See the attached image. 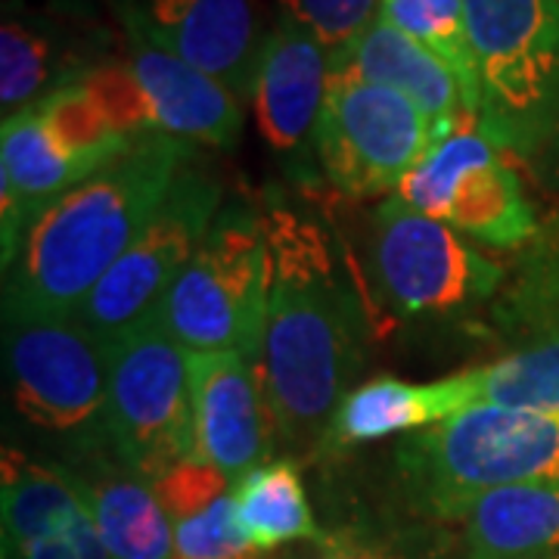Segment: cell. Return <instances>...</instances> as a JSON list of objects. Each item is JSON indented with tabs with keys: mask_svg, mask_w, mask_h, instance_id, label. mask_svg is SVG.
Wrapping results in <instances>:
<instances>
[{
	"mask_svg": "<svg viewBox=\"0 0 559 559\" xmlns=\"http://www.w3.org/2000/svg\"><path fill=\"white\" fill-rule=\"evenodd\" d=\"M128 35V66L153 109L156 128L168 138L234 150L242 134V100L221 81L183 62L146 38L134 25Z\"/></svg>",
	"mask_w": 559,
	"mask_h": 559,
	"instance_id": "15",
	"label": "cell"
},
{
	"mask_svg": "<svg viewBox=\"0 0 559 559\" xmlns=\"http://www.w3.org/2000/svg\"><path fill=\"white\" fill-rule=\"evenodd\" d=\"M280 10L283 20L314 35L333 60L377 22L380 0H280Z\"/></svg>",
	"mask_w": 559,
	"mask_h": 559,
	"instance_id": "27",
	"label": "cell"
},
{
	"mask_svg": "<svg viewBox=\"0 0 559 559\" xmlns=\"http://www.w3.org/2000/svg\"><path fill=\"white\" fill-rule=\"evenodd\" d=\"M3 364L13 414L60 448V466L116 454L103 345L79 320L3 323Z\"/></svg>",
	"mask_w": 559,
	"mask_h": 559,
	"instance_id": "5",
	"label": "cell"
},
{
	"mask_svg": "<svg viewBox=\"0 0 559 559\" xmlns=\"http://www.w3.org/2000/svg\"><path fill=\"white\" fill-rule=\"evenodd\" d=\"M491 330L500 355L559 345V218L540 227L503 277L491 301Z\"/></svg>",
	"mask_w": 559,
	"mask_h": 559,
	"instance_id": "22",
	"label": "cell"
},
{
	"mask_svg": "<svg viewBox=\"0 0 559 559\" xmlns=\"http://www.w3.org/2000/svg\"><path fill=\"white\" fill-rule=\"evenodd\" d=\"M193 153L187 140L143 134L44 209L3 271V323L79 318L87 296L159 212Z\"/></svg>",
	"mask_w": 559,
	"mask_h": 559,
	"instance_id": "2",
	"label": "cell"
},
{
	"mask_svg": "<svg viewBox=\"0 0 559 559\" xmlns=\"http://www.w3.org/2000/svg\"><path fill=\"white\" fill-rule=\"evenodd\" d=\"M38 112L47 131L60 140L62 150H69L75 159L94 165L103 171L109 162H116L138 138H124L112 121L106 119L91 91L79 79L62 81L50 94H44Z\"/></svg>",
	"mask_w": 559,
	"mask_h": 559,
	"instance_id": "25",
	"label": "cell"
},
{
	"mask_svg": "<svg viewBox=\"0 0 559 559\" xmlns=\"http://www.w3.org/2000/svg\"><path fill=\"white\" fill-rule=\"evenodd\" d=\"M190 382L197 460L218 466L230 481H240L274 451V423L259 367L237 352H193Z\"/></svg>",
	"mask_w": 559,
	"mask_h": 559,
	"instance_id": "14",
	"label": "cell"
},
{
	"mask_svg": "<svg viewBox=\"0 0 559 559\" xmlns=\"http://www.w3.org/2000/svg\"><path fill=\"white\" fill-rule=\"evenodd\" d=\"M259 554L242 535L234 491L197 516L175 522V559H246Z\"/></svg>",
	"mask_w": 559,
	"mask_h": 559,
	"instance_id": "28",
	"label": "cell"
},
{
	"mask_svg": "<svg viewBox=\"0 0 559 559\" xmlns=\"http://www.w3.org/2000/svg\"><path fill=\"white\" fill-rule=\"evenodd\" d=\"M234 503L242 535L259 554H274L296 540H320L301 466L296 457L271 460L234 481Z\"/></svg>",
	"mask_w": 559,
	"mask_h": 559,
	"instance_id": "23",
	"label": "cell"
},
{
	"mask_svg": "<svg viewBox=\"0 0 559 559\" xmlns=\"http://www.w3.org/2000/svg\"><path fill=\"white\" fill-rule=\"evenodd\" d=\"M283 559H404L392 550H382L373 544H364L355 538H336V535H323L320 540H305L296 547L289 557Z\"/></svg>",
	"mask_w": 559,
	"mask_h": 559,
	"instance_id": "31",
	"label": "cell"
},
{
	"mask_svg": "<svg viewBox=\"0 0 559 559\" xmlns=\"http://www.w3.org/2000/svg\"><path fill=\"white\" fill-rule=\"evenodd\" d=\"M457 414V395L451 377L439 382H404L399 377H373L355 385L340 401L330 419L320 454L348 451L355 444L411 436L419 429L439 426Z\"/></svg>",
	"mask_w": 559,
	"mask_h": 559,
	"instance_id": "21",
	"label": "cell"
},
{
	"mask_svg": "<svg viewBox=\"0 0 559 559\" xmlns=\"http://www.w3.org/2000/svg\"><path fill=\"white\" fill-rule=\"evenodd\" d=\"M411 507L454 522L481 495L510 485H559V411L481 404L395 444Z\"/></svg>",
	"mask_w": 559,
	"mask_h": 559,
	"instance_id": "3",
	"label": "cell"
},
{
	"mask_svg": "<svg viewBox=\"0 0 559 559\" xmlns=\"http://www.w3.org/2000/svg\"><path fill=\"white\" fill-rule=\"evenodd\" d=\"M451 138L404 94L330 69L326 97L314 131L320 171L355 200L399 193L419 162Z\"/></svg>",
	"mask_w": 559,
	"mask_h": 559,
	"instance_id": "9",
	"label": "cell"
},
{
	"mask_svg": "<svg viewBox=\"0 0 559 559\" xmlns=\"http://www.w3.org/2000/svg\"><path fill=\"white\" fill-rule=\"evenodd\" d=\"M535 559H559V550H554V554H544V557H535Z\"/></svg>",
	"mask_w": 559,
	"mask_h": 559,
	"instance_id": "33",
	"label": "cell"
},
{
	"mask_svg": "<svg viewBox=\"0 0 559 559\" xmlns=\"http://www.w3.org/2000/svg\"><path fill=\"white\" fill-rule=\"evenodd\" d=\"M171 336L193 352H237L259 367L267 311V246L261 215L221 212L200 252L162 299Z\"/></svg>",
	"mask_w": 559,
	"mask_h": 559,
	"instance_id": "8",
	"label": "cell"
},
{
	"mask_svg": "<svg viewBox=\"0 0 559 559\" xmlns=\"http://www.w3.org/2000/svg\"><path fill=\"white\" fill-rule=\"evenodd\" d=\"M153 491H156L162 510L168 513V520L175 525L187 516L202 513L215 500L227 498L234 491V481L227 479L218 466L190 457L180 460L178 466H171L165 476L153 481Z\"/></svg>",
	"mask_w": 559,
	"mask_h": 559,
	"instance_id": "30",
	"label": "cell"
},
{
	"mask_svg": "<svg viewBox=\"0 0 559 559\" xmlns=\"http://www.w3.org/2000/svg\"><path fill=\"white\" fill-rule=\"evenodd\" d=\"M261 227L267 246L261 389L274 439L293 454H311L367 360L373 301L323 224L271 209Z\"/></svg>",
	"mask_w": 559,
	"mask_h": 559,
	"instance_id": "1",
	"label": "cell"
},
{
	"mask_svg": "<svg viewBox=\"0 0 559 559\" xmlns=\"http://www.w3.org/2000/svg\"><path fill=\"white\" fill-rule=\"evenodd\" d=\"M79 81L124 138H143L159 131L131 66H97L79 75Z\"/></svg>",
	"mask_w": 559,
	"mask_h": 559,
	"instance_id": "29",
	"label": "cell"
},
{
	"mask_svg": "<svg viewBox=\"0 0 559 559\" xmlns=\"http://www.w3.org/2000/svg\"><path fill=\"white\" fill-rule=\"evenodd\" d=\"M367 289L399 318H457L495 301L503 267L485 259L454 227L417 212L399 193L370 218Z\"/></svg>",
	"mask_w": 559,
	"mask_h": 559,
	"instance_id": "7",
	"label": "cell"
},
{
	"mask_svg": "<svg viewBox=\"0 0 559 559\" xmlns=\"http://www.w3.org/2000/svg\"><path fill=\"white\" fill-rule=\"evenodd\" d=\"M97 175L47 131L38 106L3 116L0 128V246L3 271L20 255L28 227L44 209Z\"/></svg>",
	"mask_w": 559,
	"mask_h": 559,
	"instance_id": "16",
	"label": "cell"
},
{
	"mask_svg": "<svg viewBox=\"0 0 559 559\" xmlns=\"http://www.w3.org/2000/svg\"><path fill=\"white\" fill-rule=\"evenodd\" d=\"M479 75L476 124L535 162L559 131V0H463Z\"/></svg>",
	"mask_w": 559,
	"mask_h": 559,
	"instance_id": "4",
	"label": "cell"
},
{
	"mask_svg": "<svg viewBox=\"0 0 559 559\" xmlns=\"http://www.w3.org/2000/svg\"><path fill=\"white\" fill-rule=\"evenodd\" d=\"M218 209L221 180L193 153L183 162L159 212L87 296L75 320L97 340H106L159 308L171 283L212 234Z\"/></svg>",
	"mask_w": 559,
	"mask_h": 559,
	"instance_id": "11",
	"label": "cell"
},
{
	"mask_svg": "<svg viewBox=\"0 0 559 559\" xmlns=\"http://www.w3.org/2000/svg\"><path fill=\"white\" fill-rule=\"evenodd\" d=\"M119 13L124 25L221 81L240 100L252 97L267 40L255 0H121Z\"/></svg>",
	"mask_w": 559,
	"mask_h": 559,
	"instance_id": "12",
	"label": "cell"
},
{
	"mask_svg": "<svg viewBox=\"0 0 559 559\" xmlns=\"http://www.w3.org/2000/svg\"><path fill=\"white\" fill-rule=\"evenodd\" d=\"M3 559H112L79 485L57 463L3 448Z\"/></svg>",
	"mask_w": 559,
	"mask_h": 559,
	"instance_id": "13",
	"label": "cell"
},
{
	"mask_svg": "<svg viewBox=\"0 0 559 559\" xmlns=\"http://www.w3.org/2000/svg\"><path fill=\"white\" fill-rule=\"evenodd\" d=\"M246 559H271V554H252V557H246Z\"/></svg>",
	"mask_w": 559,
	"mask_h": 559,
	"instance_id": "34",
	"label": "cell"
},
{
	"mask_svg": "<svg viewBox=\"0 0 559 559\" xmlns=\"http://www.w3.org/2000/svg\"><path fill=\"white\" fill-rule=\"evenodd\" d=\"M330 81V53L314 35L283 20L267 32L255 75V121L277 156H299L314 143L320 109Z\"/></svg>",
	"mask_w": 559,
	"mask_h": 559,
	"instance_id": "17",
	"label": "cell"
},
{
	"mask_svg": "<svg viewBox=\"0 0 559 559\" xmlns=\"http://www.w3.org/2000/svg\"><path fill=\"white\" fill-rule=\"evenodd\" d=\"M62 469L79 485L112 559H175V525L153 485L131 473L116 454Z\"/></svg>",
	"mask_w": 559,
	"mask_h": 559,
	"instance_id": "18",
	"label": "cell"
},
{
	"mask_svg": "<svg viewBox=\"0 0 559 559\" xmlns=\"http://www.w3.org/2000/svg\"><path fill=\"white\" fill-rule=\"evenodd\" d=\"M535 162H538L540 171H544V180H550L554 190L559 193V131L557 138L547 143V150H544ZM535 162H532V165H535Z\"/></svg>",
	"mask_w": 559,
	"mask_h": 559,
	"instance_id": "32",
	"label": "cell"
},
{
	"mask_svg": "<svg viewBox=\"0 0 559 559\" xmlns=\"http://www.w3.org/2000/svg\"><path fill=\"white\" fill-rule=\"evenodd\" d=\"M380 16L407 38L436 53L460 81L463 106L476 119L479 112V75L466 35L463 0H380Z\"/></svg>",
	"mask_w": 559,
	"mask_h": 559,
	"instance_id": "24",
	"label": "cell"
},
{
	"mask_svg": "<svg viewBox=\"0 0 559 559\" xmlns=\"http://www.w3.org/2000/svg\"><path fill=\"white\" fill-rule=\"evenodd\" d=\"M476 121L457 128L401 180L399 197L429 218L491 249H525L538 215L520 175Z\"/></svg>",
	"mask_w": 559,
	"mask_h": 559,
	"instance_id": "10",
	"label": "cell"
},
{
	"mask_svg": "<svg viewBox=\"0 0 559 559\" xmlns=\"http://www.w3.org/2000/svg\"><path fill=\"white\" fill-rule=\"evenodd\" d=\"M116 457L150 485L197 457L190 355L153 308L100 340Z\"/></svg>",
	"mask_w": 559,
	"mask_h": 559,
	"instance_id": "6",
	"label": "cell"
},
{
	"mask_svg": "<svg viewBox=\"0 0 559 559\" xmlns=\"http://www.w3.org/2000/svg\"><path fill=\"white\" fill-rule=\"evenodd\" d=\"M330 69H348L360 79L399 91L448 134L476 121L463 106L457 75L436 53H429L382 16H377L352 47L336 53Z\"/></svg>",
	"mask_w": 559,
	"mask_h": 559,
	"instance_id": "19",
	"label": "cell"
},
{
	"mask_svg": "<svg viewBox=\"0 0 559 559\" xmlns=\"http://www.w3.org/2000/svg\"><path fill=\"white\" fill-rule=\"evenodd\" d=\"M460 525L457 559H535L559 550V485H510L476 498Z\"/></svg>",
	"mask_w": 559,
	"mask_h": 559,
	"instance_id": "20",
	"label": "cell"
},
{
	"mask_svg": "<svg viewBox=\"0 0 559 559\" xmlns=\"http://www.w3.org/2000/svg\"><path fill=\"white\" fill-rule=\"evenodd\" d=\"M50 75V47L47 40L28 32L20 22H3L0 28V103L13 116L35 97Z\"/></svg>",
	"mask_w": 559,
	"mask_h": 559,
	"instance_id": "26",
	"label": "cell"
}]
</instances>
